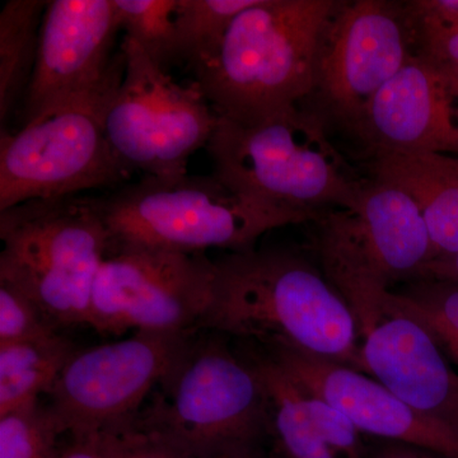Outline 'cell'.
<instances>
[{
    "mask_svg": "<svg viewBox=\"0 0 458 458\" xmlns=\"http://www.w3.org/2000/svg\"><path fill=\"white\" fill-rule=\"evenodd\" d=\"M53 458H105L98 436L89 438H71L60 445Z\"/></svg>",
    "mask_w": 458,
    "mask_h": 458,
    "instance_id": "30",
    "label": "cell"
},
{
    "mask_svg": "<svg viewBox=\"0 0 458 458\" xmlns=\"http://www.w3.org/2000/svg\"><path fill=\"white\" fill-rule=\"evenodd\" d=\"M403 5L412 33L458 27V0H411Z\"/></svg>",
    "mask_w": 458,
    "mask_h": 458,
    "instance_id": "28",
    "label": "cell"
},
{
    "mask_svg": "<svg viewBox=\"0 0 458 458\" xmlns=\"http://www.w3.org/2000/svg\"><path fill=\"white\" fill-rule=\"evenodd\" d=\"M95 200L110 233V252L150 249L201 254L212 247L243 252L273 229L311 221L250 200L214 174L144 176Z\"/></svg>",
    "mask_w": 458,
    "mask_h": 458,
    "instance_id": "5",
    "label": "cell"
},
{
    "mask_svg": "<svg viewBox=\"0 0 458 458\" xmlns=\"http://www.w3.org/2000/svg\"><path fill=\"white\" fill-rule=\"evenodd\" d=\"M119 30L114 0H51L22 105L23 125L60 108L113 98L125 73L123 50L114 54Z\"/></svg>",
    "mask_w": 458,
    "mask_h": 458,
    "instance_id": "13",
    "label": "cell"
},
{
    "mask_svg": "<svg viewBox=\"0 0 458 458\" xmlns=\"http://www.w3.org/2000/svg\"><path fill=\"white\" fill-rule=\"evenodd\" d=\"M107 102L60 108L16 132L2 129L0 212L27 201L116 188L131 177L105 132Z\"/></svg>",
    "mask_w": 458,
    "mask_h": 458,
    "instance_id": "9",
    "label": "cell"
},
{
    "mask_svg": "<svg viewBox=\"0 0 458 458\" xmlns=\"http://www.w3.org/2000/svg\"><path fill=\"white\" fill-rule=\"evenodd\" d=\"M373 179L393 183L418 205L437 256L458 254V162L445 155L372 156Z\"/></svg>",
    "mask_w": 458,
    "mask_h": 458,
    "instance_id": "18",
    "label": "cell"
},
{
    "mask_svg": "<svg viewBox=\"0 0 458 458\" xmlns=\"http://www.w3.org/2000/svg\"><path fill=\"white\" fill-rule=\"evenodd\" d=\"M135 418L98 434L105 458H198L159 434L138 426Z\"/></svg>",
    "mask_w": 458,
    "mask_h": 458,
    "instance_id": "26",
    "label": "cell"
},
{
    "mask_svg": "<svg viewBox=\"0 0 458 458\" xmlns=\"http://www.w3.org/2000/svg\"><path fill=\"white\" fill-rule=\"evenodd\" d=\"M0 282L31 298L60 330L89 325L111 238L95 198L32 200L0 212Z\"/></svg>",
    "mask_w": 458,
    "mask_h": 458,
    "instance_id": "7",
    "label": "cell"
},
{
    "mask_svg": "<svg viewBox=\"0 0 458 458\" xmlns=\"http://www.w3.org/2000/svg\"><path fill=\"white\" fill-rule=\"evenodd\" d=\"M354 134L370 155L458 157V89L414 55L369 102Z\"/></svg>",
    "mask_w": 458,
    "mask_h": 458,
    "instance_id": "15",
    "label": "cell"
},
{
    "mask_svg": "<svg viewBox=\"0 0 458 458\" xmlns=\"http://www.w3.org/2000/svg\"><path fill=\"white\" fill-rule=\"evenodd\" d=\"M269 403L271 434L285 458H369L358 428L267 352L250 354Z\"/></svg>",
    "mask_w": 458,
    "mask_h": 458,
    "instance_id": "17",
    "label": "cell"
},
{
    "mask_svg": "<svg viewBox=\"0 0 458 458\" xmlns=\"http://www.w3.org/2000/svg\"><path fill=\"white\" fill-rule=\"evenodd\" d=\"M120 27L158 68L181 63L177 36L179 0H114Z\"/></svg>",
    "mask_w": 458,
    "mask_h": 458,
    "instance_id": "23",
    "label": "cell"
},
{
    "mask_svg": "<svg viewBox=\"0 0 458 458\" xmlns=\"http://www.w3.org/2000/svg\"><path fill=\"white\" fill-rule=\"evenodd\" d=\"M361 360L366 375L458 434V370L426 327L405 316H385L363 337Z\"/></svg>",
    "mask_w": 458,
    "mask_h": 458,
    "instance_id": "16",
    "label": "cell"
},
{
    "mask_svg": "<svg viewBox=\"0 0 458 458\" xmlns=\"http://www.w3.org/2000/svg\"><path fill=\"white\" fill-rule=\"evenodd\" d=\"M437 279L458 283V254L437 256L419 271L417 279Z\"/></svg>",
    "mask_w": 458,
    "mask_h": 458,
    "instance_id": "29",
    "label": "cell"
},
{
    "mask_svg": "<svg viewBox=\"0 0 458 458\" xmlns=\"http://www.w3.org/2000/svg\"><path fill=\"white\" fill-rule=\"evenodd\" d=\"M249 458H274V457L265 456L264 454H261V451H259V452H256L255 454H252V456L249 457Z\"/></svg>",
    "mask_w": 458,
    "mask_h": 458,
    "instance_id": "32",
    "label": "cell"
},
{
    "mask_svg": "<svg viewBox=\"0 0 458 458\" xmlns=\"http://www.w3.org/2000/svg\"><path fill=\"white\" fill-rule=\"evenodd\" d=\"M199 330L293 346L366 373L352 310L324 273L286 250H249L216 261Z\"/></svg>",
    "mask_w": 458,
    "mask_h": 458,
    "instance_id": "1",
    "label": "cell"
},
{
    "mask_svg": "<svg viewBox=\"0 0 458 458\" xmlns=\"http://www.w3.org/2000/svg\"><path fill=\"white\" fill-rule=\"evenodd\" d=\"M49 2L9 0L0 13V120L7 122L23 101L31 83L42 20Z\"/></svg>",
    "mask_w": 458,
    "mask_h": 458,
    "instance_id": "20",
    "label": "cell"
},
{
    "mask_svg": "<svg viewBox=\"0 0 458 458\" xmlns=\"http://www.w3.org/2000/svg\"><path fill=\"white\" fill-rule=\"evenodd\" d=\"M194 334L135 333L80 349L47 394L63 432L89 438L132 420Z\"/></svg>",
    "mask_w": 458,
    "mask_h": 458,
    "instance_id": "12",
    "label": "cell"
},
{
    "mask_svg": "<svg viewBox=\"0 0 458 458\" xmlns=\"http://www.w3.org/2000/svg\"><path fill=\"white\" fill-rule=\"evenodd\" d=\"M258 0H179L177 36L181 62L192 69L208 64L238 14Z\"/></svg>",
    "mask_w": 458,
    "mask_h": 458,
    "instance_id": "22",
    "label": "cell"
},
{
    "mask_svg": "<svg viewBox=\"0 0 458 458\" xmlns=\"http://www.w3.org/2000/svg\"><path fill=\"white\" fill-rule=\"evenodd\" d=\"M412 35L415 55L438 68L458 89V27Z\"/></svg>",
    "mask_w": 458,
    "mask_h": 458,
    "instance_id": "27",
    "label": "cell"
},
{
    "mask_svg": "<svg viewBox=\"0 0 458 458\" xmlns=\"http://www.w3.org/2000/svg\"><path fill=\"white\" fill-rule=\"evenodd\" d=\"M214 176L250 200L311 221L327 208H352L364 181L328 140L327 126L303 107L252 125L219 117L208 143Z\"/></svg>",
    "mask_w": 458,
    "mask_h": 458,
    "instance_id": "3",
    "label": "cell"
},
{
    "mask_svg": "<svg viewBox=\"0 0 458 458\" xmlns=\"http://www.w3.org/2000/svg\"><path fill=\"white\" fill-rule=\"evenodd\" d=\"M265 352L342 411L361 434L458 458L457 433L419 414L366 373L293 346L269 345Z\"/></svg>",
    "mask_w": 458,
    "mask_h": 458,
    "instance_id": "14",
    "label": "cell"
},
{
    "mask_svg": "<svg viewBox=\"0 0 458 458\" xmlns=\"http://www.w3.org/2000/svg\"><path fill=\"white\" fill-rule=\"evenodd\" d=\"M457 162H458V157H456Z\"/></svg>",
    "mask_w": 458,
    "mask_h": 458,
    "instance_id": "33",
    "label": "cell"
},
{
    "mask_svg": "<svg viewBox=\"0 0 458 458\" xmlns=\"http://www.w3.org/2000/svg\"><path fill=\"white\" fill-rule=\"evenodd\" d=\"M125 73L102 114L114 156L126 170L146 176L188 174L190 157L207 147L219 123L197 83L174 82L131 38L123 36Z\"/></svg>",
    "mask_w": 458,
    "mask_h": 458,
    "instance_id": "8",
    "label": "cell"
},
{
    "mask_svg": "<svg viewBox=\"0 0 458 458\" xmlns=\"http://www.w3.org/2000/svg\"><path fill=\"white\" fill-rule=\"evenodd\" d=\"M56 334H60V328L31 298L13 285L0 282V345Z\"/></svg>",
    "mask_w": 458,
    "mask_h": 458,
    "instance_id": "25",
    "label": "cell"
},
{
    "mask_svg": "<svg viewBox=\"0 0 458 458\" xmlns=\"http://www.w3.org/2000/svg\"><path fill=\"white\" fill-rule=\"evenodd\" d=\"M369 458H445L433 452L421 450V448L412 447V445H401V443H391L386 445L375 456Z\"/></svg>",
    "mask_w": 458,
    "mask_h": 458,
    "instance_id": "31",
    "label": "cell"
},
{
    "mask_svg": "<svg viewBox=\"0 0 458 458\" xmlns=\"http://www.w3.org/2000/svg\"><path fill=\"white\" fill-rule=\"evenodd\" d=\"M195 334L135 421L198 458L251 457L271 434L260 376L249 357Z\"/></svg>",
    "mask_w": 458,
    "mask_h": 458,
    "instance_id": "4",
    "label": "cell"
},
{
    "mask_svg": "<svg viewBox=\"0 0 458 458\" xmlns=\"http://www.w3.org/2000/svg\"><path fill=\"white\" fill-rule=\"evenodd\" d=\"M78 351L62 333L0 345V417L49 394Z\"/></svg>",
    "mask_w": 458,
    "mask_h": 458,
    "instance_id": "19",
    "label": "cell"
},
{
    "mask_svg": "<svg viewBox=\"0 0 458 458\" xmlns=\"http://www.w3.org/2000/svg\"><path fill=\"white\" fill-rule=\"evenodd\" d=\"M336 0H258L238 14L195 83L222 119L252 125L315 89Z\"/></svg>",
    "mask_w": 458,
    "mask_h": 458,
    "instance_id": "2",
    "label": "cell"
},
{
    "mask_svg": "<svg viewBox=\"0 0 458 458\" xmlns=\"http://www.w3.org/2000/svg\"><path fill=\"white\" fill-rule=\"evenodd\" d=\"M62 436L50 405L33 401L0 417V458H53Z\"/></svg>",
    "mask_w": 458,
    "mask_h": 458,
    "instance_id": "24",
    "label": "cell"
},
{
    "mask_svg": "<svg viewBox=\"0 0 458 458\" xmlns=\"http://www.w3.org/2000/svg\"><path fill=\"white\" fill-rule=\"evenodd\" d=\"M415 55L403 3L340 2L322 44L311 96L301 106L354 132L369 102Z\"/></svg>",
    "mask_w": 458,
    "mask_h": 458,
    "instance_id": "11",
    "label": "cell"
},
{
    "mask_svg": "<svg viewBox=\"0 0 458 458\" xmlns=\"http://www.w3.org/2000/svg\"><path fill=\"white\" fill-rule=\"evenodd\" d=\"M316 221L322 273L364 337L384 318L393 286L417 279L436 258L426 222L403 190L376 179L364 183L354 207L322 210Z\"/></svg>",
    "mask_w": 458,
    "mask_h": 458,
    "instance_id": "6",
    "label": "cell"
},
{
    "mask_svg": "<svg viewBox=\"0 0 458 458\" xmlns=\"http://www.w3.org/2000/svg\"><path fill=\"white\" fill-rule=\"evenodd\" d=\"M390 315L405 316L426 327L458 370V283L411 280L386 297L384 318Z\"/></svg>",
    "mask_w": 458,
    "mask_h": 458,
    "instance_id": "21",
    "label": "cell"
},
{
    "mask_svg": "<svg viewBox=\"0 0 458 458\" xmlns=\"http://www.w3.org/2000/svg\"><path fill=\"white\" fill-rule=\"evenodd\" d=\"M216 262L164 250L111 251L98 271L89 325L101 334L198 333L212 301Z\"/></svg>",
    "mask_w": 458,
    "mask_h": 458,
    "instance_id": "10",
    "label": "cell"
}]
</instances>
